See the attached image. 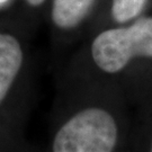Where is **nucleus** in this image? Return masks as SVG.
<instances>
[{"label":"nucleus","instance_id":"nucleus-1","mask_svg":"<svg viewBox=\"0 0 152 152\" xmlns=\"http://www.w3.org/2000/svg\"><path fill=\"white\" fill-rule=\"evenodd\" d=\"M90 52L96 66L108 75L121 73L137 60H152V15L98 33Z\"/></svg>","mask_w":152,"mask_h":152},{"label":"nucleus","instance_id":"nucleus-2","mask_svg":"<svg viewBox=\"0 0 152 152\" xmlns=\"http://www.w3.org/2000/svg\"><path fill=\"white\" fill-rule=\"evenodd\" d=\"M118 124L108 109L86 107L71 115L56 130L51 152H114Z\"/></svg>","mask_w":152,"mask_h":152},{"label":"nucleus","instance_id":"nucleus-3","mask_svg":"<svg viewBox=\"0 0 152 152\" xmlns=\"http://www.w3.org/2000/svg\"><path fill=\"white\" fill-rule=\"evenodd\" d=\"M23 64V51L17 38L0 33V104L5 99Z\"/></svg>","mask_w":152,"mask_h":152},{"label":"nucleus","instance_id":"nucleus-4","mask_svg":"<svg viewBox=\"0 0 152 152\" xmlns=\"http://www.w3.org/2000/svg\"><path fill=\"white\" fill-rule=\"evenodd\" d=\"M96 0H53L52 22L61 29H73L87 18Z\"/></svg>","mask_w":152,"mask_h":152},{"label":"nucleus","instance_id":"nucleus-5","mask_svg":"<svg viewBox=\"0 0 152 152\" xmlns=\"http://www.w3.org/2000/svg\"><path fill=\"white\" fill-rule=\"evenodd\" d=\"M150 0H110V15L117 25L127 24L144 15Z\"/></svg>","mask_w":152,"mask_h":152},{"label":"nucleus","instance_id":"nucleus-6","mask_svg":"<svg viewBox=\"0 0 152 152\" xmlns=\"http://www.w3.org/2000/svg\"><path fill=\"white\" fill-rule=\"evenodd\" d=\"M28 2V5L33 6V7H37V6L42 5L45 0H26Z\"/></svg>","mask_w":152,"mask_h":152},{"label":"nucleus","instance_id":"nucleus-7","mask_svg":"<svg viewBox=\"0 0 152 152\" xmlns=\"http://www.w3.org/2000/svg\"><path fill=\"white\" fill-rule=\"evenodd\" d=\"M7 1H8V0H0V6H1V5H4V4H6Z\"/></svg>","mask_w":152,"mask_h":152},{"label":"nucleus","instance_id":"nucleus-8","mask_svg":"<svg viewBox=\"0 0 152 152\" xmlns=\"http://www.w3.org/2000/svg\"><path fill=\"white\" fill-rule=\"evenodd\" d=\"M149 152H152V139H151V143H150V150Z\"/></svg>","mask_w":152,"mask_h":152}]
</instances>
